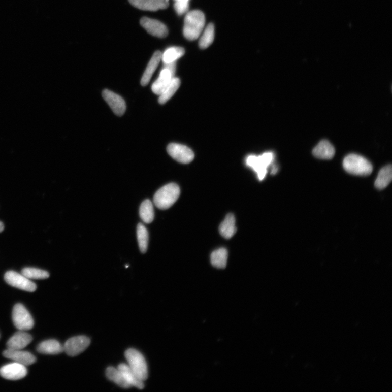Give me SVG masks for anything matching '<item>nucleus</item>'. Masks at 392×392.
<instances>
[{
    "instance_id": "nucleus-6",
    "label": "nucleus",
    "mask_w": 392,
    "mask_h": 392,
    "mask_svg": "<svg viewBox=\"0 0 392 392\" xmlns=\"http://www.w3.org/2000/svg\"><path fill=\"white\" fill-rule=\"evenodd\" d=\"M12 319L14 326L20 331L29 330L34 326V321L31 315L25 306L21 304L14 306Z\"/></svg>"
},
{
    "instance_id": "nucleus-31",
    "label": "nucleus",
    "mask_w": 392,
    "mask_h": 392,
    "mask_svg": "<svg viewBox=\"0 0 392 392\" xmlns=\"http://www.w3.org/2000/svg\"><path fill=\"white\" fill-rule=\"evenodd\" d=\"M174 7L176 12L179 16H182V15L187 13L188 9H189V2H176Z\"/></svg>"
},
{
    "instance_id": "nucleus-24",
    "label": "nucleus",
    "mask_w": 392,
    "mask_h": 392,
    "mask_svg": "<svg viewBox=\"0 0 392 392\" xmlns=\"http://www.w3.org/2000/svg\"><path fill=\"white\" fill-rule=\"evenodd\" d=\"M228 251L224 248L214 251L211 254V263L213 267L218 269H224L227 266Z\"/></svg>"
},
{
    "instance_id": "nucleus-20",
    "label": "nucleus",
    "mask_w": 392,
    "mask_h": 392,
    "mask_svg": "<svg viewBox=\"0 0 392 392\" xmlns=\"http://www.w3.org/2000/svg\"><path fill=\"white\" fill-rule=\"evenodd\" d=\"M221 235L225 239H229L235 235L237 232L235 217L232 214L226 216L224 220L219 227Z\"/></svg>"
},
{
    "instance_id": "nucleus-19",
    "label": "nucleus",
    "mask_w": 392,
    "mask_h": 392,
    "mask_svg": "<svg viewBox=\"0 0 392 392\" xmlns=\"http://www.w3.org/2000/svg\"><path fill=\"white\" fill-rule=\"evenodd\" d=\"M37 350L40 353L47 355H57L63 352L64 348L61 343L55 339H49L38 345Z\"/></svg>"
},
{
    "instance_id": "nucleus-8",
    "label": "nucleus",
    "mask_w": 392,
    "mask_h": 392,
    "mask_svg": "<svg viewBox=\"0 0 392 392\" xmlns=\"http://www.w3.org/2000/svg\"><path fill=\"white\" fill-rule=\"evenodd\" d=\"M167 151L173 159L180 163L189 164L194 159V154L192 150L178 143H171L167 147Z\"/></svg>"
},
{
    "instance_id": "nucleus-10",
    "label": "nucleus",
    "mask_w": 392,
    "mask_h": 392,
    "mask_svg": "<svg viewBox=\"0 0 392 392\" xmlns=\"http://www.w3.org/2000/svg\"><path fill=\"white\" fill-rule=\"evenodd\" d=\"M141 25L149 34L164 39L169 34V29L162 22L147 17H143L140 20Z\"/></svg>"
},
{
    "instance_id": "nucleus-25",
    "label": "nucleus",
    "mask_w": 392,
    "mask_h": 392,
    "mask_svg": "<svg viewBox=\"0 0 392 392\" xmlns=\"http://www.w3.org/2000/svg\"><path fill=\"white\" fill-rule=\"evenodd\" d=\"M185 54L184 48L179 47H173L166 50L162 54L161 60L164 64L176 62Z\"/></svg>"
},
{
    "instance_id": "nucleus-27",
    "label": "nucleus",
    "mask_w": 392,
    "mask_h": 392,
    "mask_svg": "<svg viewBox=\"0 0 392 392\" xmlns=\"http://www.w3.org/2000/svg\"><path fill=\"white\" fill-rule=\"evenodd\" d=\"M140 216L143 222L150 223L154 218V210L152 202L149 200L143 201L140 208Z\"/></svg>"
},
{
    "instance_id": "nucleus-9",
    "label": "nucleus",
    "mask_w": 392,
    "mask_h": 392,
    "mask_svg": "<svg viewBox=\"0 0 392 392\" xmlns=\"http://www.w3.org/2000/svg\"><path fill=\"white\" fill-rule=\"evenodd\" d=\"M90 344V339L85 336L72 337L63 345L64 351L68 355L76 356L84 352Z\"/></svg>"
},
{
    "instance_id": "nucleus-23",
    "label": "nucleus",
    "mask_w": 392,
    "mask_h": 392,
    "mask_svg": "<svg viewBox=\"0 0 392 392\" xmlns=\"http://www.w3.org/2000/svg\"><path fill=\"white\" fill-rule=\"evenodd\" d=\"M106 375L109 380L114 382L120 387L127 389L132 387L118 369L112 367H108L106 370Z\"/></svg>"
},
{
    "instance_id": "nucleus-22",
    "label": "nucleus",
    "mask_w": 392,
    "mask_h": 392,
    "mask_svg": "<svg viewBox=\"0 0 392 392\" xmlns=\"http://www.w3.org/2000/svg\"><path fill=\"white\" fill-rule=\"evenodd\" d=\"M392 179V169L390 165L383 168L379 173L377 177L375 186L378 190H381L385 188L391 182Z\"/></svg>"
},
{
    "instance_id": "nucleus-16",
    "label": "nucleus",
    "mask_w": 392,
    "mask_h": 392,
    "mask_svg": "<svg viewBox=\"0 0 392 392\" xmlns=\"http://www.w3.org/2000/svg\"><path fill=\"white\" fill-rule=\"evenodd\" d=\"M173 77H175V75L167 68L163 67L159 78L153 83L152 86L153 92L160 95L169 85Z\"/></svg>"
},
{
    "instance_id": "nucleus-3",
    "label": "nucleus",
    "mask_w": 392,
    "mask_h": 392,
    "mask_svg": "<svg viewBox=\"0 0 392 392\" xmlns=\"http://www.w3.org/2000/svg\"><path fill=\"white\" fill-rule=\"evenodd\" d=\"M345 170L350 174L361 176L371 175L372 165L363 156L357 154L346 156L343 161Z\"/></svg>"
},
{
    "instance_id": "nucleus-4",
    "label": "nucleus",
    "mask_w": 392,
    "mask_h": 392,
    "mask_svg": "<svg viewBox=\"0 0 392 392\" xmlns=\"http://www.w3.org/2000/svg\"><path fill=\"white\" fill-rule=\"evenodd\" d=\"M125 357L129 367L137 378L144 381L148 378V367L146 360L137 350L129 349L125 352Z\"/></svg>"
},
{
    "instance_id": "nucleus-5",
    "label": "nucleus",
    "mask_w": 392,
    "mask_h": 392,
    "mask_svg": "<svg viewBox=\"0 0 392 392\" xmlns=\"http://www.w3.org/2000/svg\"><path fill=\"white\" fill-rule=\"evenodd\" d=\"M274 160V154L267 152L259 156L250 155L247 157L246 162L248 167L251 168L258 175L259 180L265 179L268 172V168Z\"/></svg>"
},
{
    "instance_id": "nucleus-15",
    "label": "nucleus",
    "mask_w": 392,
    "mask_h": 392,
    "mask_svg": "<svg viewBox=\"0 0 392 392\" xmlns=\"http://www.w3.org/2000/svg\"><path fill=\"white\" fill-rule=\"evenodd\" d=\"M31 335L24 331H20L15 334L7 342V348L12 350H22L32 341Z\"/></svg>"
},
{
    "instance_id": "nucleus-12",
    "label": "nucleus",
    "mask_w": 392,
    "mask_h": 392,
    "mask_svg": "<svg viewBox=\"0 0 392 392\" xmlns=\"http://www.w3.org/2000/svg\"><path fill=\"white\" fill-rule=\"evenodd\" d=\"M102 95L116 115L122 116L124 115L126 110V103L123 98L109 89L104 90Z\"/></svg>"
},
{
    "instance_id": "nucleus-33",
    "label": "nucleus",
    "mask_w": 392,
    "mask_h": 392,
    "mask_svg": "<svg viewBox=\"0 0 392 392\" xmlns=\"http://www.w3.org/2000/svg\"><path fill=\"white\" fill-rule=\"evenodd\" d=\"M4 230V225L3 222H0V233L2 232Z\"/></svg>"
},
{
    "instance_id": "nucleus-29",
    "label": "nucleus",
    "mask_w": 392,
    "mask_h": 392,
    "mask_svg": "<svg viewBox=\"0 0 392 392\" xmlns=\"http://www.w3.org/2000/svg\"><path fill=\"white\" fill-rule=\"evenodd\" d=\"M137 238L141 252L145 253L148 245V232L145 226L142 223L138 225Z\"/></svg>"
},
{
    "instance_id": "nucleus-17",
    "label": "nucleus",
    "mask_w": 392,
    "mask_h": 392,
    "mask_svg": "<svg viewBox=\"0 0 392 392\" xmlns=\"http://www.w3.org/2000/svg\"><path fill=\"white\" fill-rule=\"evenodd\" d=\"M161 58L162 52L160 51H155L142 77L141 84L142 86H146L148 84L157 66L161 61Z\"/></svg>"
},
{
    "instance_id": "nucleus-34",
    "label": "nucleus",
    "mask_w": 392,
    "mask_h": 392,
    "mask_svg": "<svg viewBox=\"0 0 392 392\" xmlns=\"http://www.w3.org/2000/svg\"><path fill=\"white\" fill-rule=\"evenodd\" d=\"M176 2L178 1H184V2H190V0H175Z\"/></svg>"
},
{
    "instance_id": "nucleus-28",
    "label": "nucleus",
    "mask_w": 392,
    "mask_h": 392,
    "mask_svg": "<svg viewBox=\"0 0 392 392\" xmlns=\"http://www.w3.org/2000/svg\"><path fill=\"white\" fill-rule=\"evenodd\" d=\"M215 37V28L213 24H209L202 34L199 41V47L201 49L208 48L213 43Z\"/></svg>"
},
{
    "instance_id": "nucleus-32",
    "label": "nucleus",
    "mask_w": 392,
    "mask_h": 392,
    "mask_svg": "<svg viewBox=\"0 0 392 392\" xmlns=\"http://www.w3.org/2000/svg\"><path fill=\"white\" fill-rule=\"evenodd\" d=\"M277 171H278L277 168L276 167L275 165H274L272 169H271V174L275 175Z\"/></svg>"
},
{
    "instance_id": "nucleus-2",
    "label": "nucleus",
    "mask_w": 392,
    "mask_h": 392,
    "mask_svg": "<svg viewBox=\"0 0 392 392\" xmlns=\"http://www.w3.org/2000/svg\"><path fill=\"white\" fill-rule=\"evenodd\" d=\"M180 193V188L177 184L170 183L166 185L154 194V205L160 209H168L175 204Z\"/></svg>"
},
{
    "instance_id": "nucleus-26",
    "label": "nucleus",
    "mask_w": 392,
    "mask_h": 392,
    "mask_svg": "<svg viewBox=\"0 0 392 392\" xmlns=\"http://www.w3.org/2000/svg\"><path fill=\"white\" fill-rule=\"evenodd\" d=\"M180 84L181 82L179 78L173 77L169 85L159 95V103L160 104H164L169 101L177 92V90L180 86Z\"/></svg>"
},
{
    "instance_id": "nucleus-21",
    "label": "nucleus",
    "mask_w": 392,
    "mask_h": 392,
    "mask_svg": "<svg viewBox=\"0 0 392 392\" xmlns=\"http://www.w3.org/2000/svg\"><path fill=\"white\" fill-rule=\"evenodd\" d=\"M118 370L122 373L124 378L133 387L138 388L140 389L144 388L145 385L143 381L139 380L129 366L126 364H120L118 366Z\"/></svg>"
},
{
    "instance_id": "nucleus-30",
    "label": "nucleus",
    "mask_w": 392,
    "mask_h": 392,
    "mask_svg": "<svg viewBox=\"0 0 392 392\" xmlns=\"http://www.w3.org/2000/svg\"><path fill=\"white\" fill-rule=\"evenodd\" d=\"M22 274L28 279L34 280H44L49 277V274L47 271L34 268H26L22 269Z\"/></svg>"
},
{
    "instance_id": "nucleus-7",
    "label": "nucleus",
    "mask_w": 392,
    "mask_h": 392,
    "mask_svg": "<svg viewBox=\"0 0 392 392\" xmlns=\"http://www.w3.org/2000/svg\"><path fill=\"white\" fill-rule=\"evenodd\" d=\"M4 278L5 281L13 287L28 292H34L37 289V285L35 283L24 275L15 271H7Z\"/></svg>"
},
{
    "instance_id": "nucleus-1",
    "label": "nucleus",
    "mask_w": 392,
    "mask_h": 392,
    "mask_svg": "<svg viewBox=\"0 0 392 392\" xmlns=\"http://www.w3.org/2000/svg\"><path fill=\"white\" fill-rule=\"evenodd\" d=\"M206 19L204 13L199 10L187 12L184 20L183 34L186 39L194 41L204 30Z\"/></svg>"
},
{
    "instance_id": "nucleus-13",
    "label": "nucleus",
    "mask_w": 392,
    "mask_h": 392,
    "mask_svg": "<svg viewBox=\"0 0 392 392\" xmlns=\"http://www.w3.org/2000/svg\"><path fill=\"white\" fill-rule=\"evenodd\" d=\"M3 356L11 359L18 364L27 366L36 363V358L31 353L22 350H12L7 349L3 352Z\"/></svg>"
},
{
    "instance_id": "nucleus-18",
    "label": "nucleus",
    "mask_w": 392,
    "mask_h": 392,
    "mask_svg": "<svg viewBox=\"0 0 392 392\" xmlns=\"http://www.w3.org/2000/svg\"><path fill=\"white\" fill-rule=\"evenodd\" d=\"M335 154L334 147L327 140L320 141L313 150V155L320 159H331L334 156Z\"/></svg>"
},
{
    "instance_id": "nucleus-14",
    "label": "nucleus",
    "mask_w": 392,
    "mask_h": 392,
    "mask_svg": "<svg viewBox=\"0 0 392 392\" xmlns=\"http://www.w3.org/2000/svg\"><path fill=\"white\" fill-rule=\"evenodd\" d=\"M134 7L139 10L157 11L168 8L169 0H129Z\"/></svg>"
},
{
    "instance_id": "nucleus-11",
    "label": "nucleus",
    "mask_w": 392,
    "mask_h": 392,
    "mask_svg": "<svg viewBox=\"0 0 392 392\" xmlns=\"http://www.w3.org/2000/svg\"><path fill=\"white\" fill-rule=\"evenodd\" d=\"M27 374L26 366L17 363L6 365L0 368V375L7 380H18L25 378Z\"/></svg>"
}]
</instances>
